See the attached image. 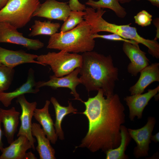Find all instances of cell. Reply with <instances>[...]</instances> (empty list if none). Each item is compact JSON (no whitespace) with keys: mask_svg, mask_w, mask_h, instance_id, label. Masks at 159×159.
Segmentation results:
<instances>
[{"mask_svg":"<svg viewBox=\"0 0 159 159\" xmlns=\"http://www.w3.org/2000/svg\"><path fill=\"white\" fill-rule=\"evenodd\" d=\"M37 60L43 65H49L57 77L67 75L78 67L82 62V55L61 50L58 52H49L38 55Z\"/></svg>","mask_w":159,"mask_h":159,"instance_id":"cell-6","label":"cell"},{"mask_svg":"<svg viewBox=\"0 0 159 159\" xmlns=\"http://www.w3.org/2000/svg\"><path fill=\"white\" fill-rule=\"evenodd\" d=\"M159 18L155 19L153 21V23L154 25L157 28V32L156 37L154 39L156 40L159 38Z\"/></svg>","mask_w":159,"mask_h":159,"instance_id":"cell-30","label":"cell"},{"mask_svg":"<svg viewBox=\"0 0 159 159\" xmlns=\"http://www.w3.org/2000/svg\"><path fill=\"white\" fill-rule=\"evenodd\" d=\"M83 18L90 25L92 34L101 32H109L118 34L124 39L134 41L146 47L148 52L153 57L159 58V44L156 40L145 39L138 33L136 28L130 26L131 24L117 25L107 21L102 17L106 12L103 9L87 7Z\"/></svg>","mask_w":159,"mask_h":159,"instance_id":"cell-3","label":"cell"},{"mask_svg":"<svg viewBox=\"0 0 159 159\" xmlns=\"http://www.w3.org/2000/svg\"><path fill=\"white\" fill-rule=\"evenodd\" d=\"M0 43L19 45L28 50H37L43 48L44 44L39 39L25 37L17 29L10 24L0 21Z\"/></svg>","mask_w":159,"mask_h":159,"instance_id":"cell-7","label":"cell"},{"mask_svg":"<svg viewBox=\"0 0 159 159\" xmlns=\"http://www.w3.org/2000/svg\"><path fill=\"white\" fill-rule=\"evenodd\" d=\"M32 133L35 137L37 142L35 149L38 152L40 159H55V150L50 143V140L41 127L40 124L32 123Z\"/></svg>","mask_w":159,"mask_h":159,"instance_id":"cell-19","label":"cell"},{"mask_svg":"<svg viewBox=\"0 0 159 159\" xmlns=\"http://www.w3.org/2000/svg\"><path fill=\"white\" fill-rule=\"evenodd\" d=\"M85 4L94 9L99 8L110 9L120 18H124L127 15L125 9L120 5L117 0H88Z\"/></svg>","mask_w":159,"mask_h":159,"instance_id":"cell-23","label":"cell"},{"mask_svg":"<svg viewBox=\"0 0 159 159\" xmlns=\"http://www.w3.org/2000/svg\"><path fill=\"white\" fill-rule=\"evenodd\" d=\"M60 26V24L59 23L35 20L31 27L32 30L29 35L32 37L40 35L51 36L58 31Z\"/></svg>","mask_w":159,"mask_h":159,"instance_id":"cell-24","label":"cell"},{"mask_svg":"<svg viewBox=\"0 0 159 159\" xmlns=\"http://www.w3.org/2000/svg\"><path fill=\"white\" fill-rule=\"evenodd\" d=\"M151 140L153 141L155 143L159 142V133L157 132L154 135H152L151 138Z\"/></svg>","mask_w":159,"mask_h":159,"instance_id":"cell-31","label":"cell"},{"mask_svg":"<svg viewBox=\"0 0 159 159\" xmlns=\"http://www.w3.org/2000/svg\"><path fill=\"white\" fill-rule=\"evenodd\" d=\"M37 159L34 154L33 153L31 152L26 153L25 159Z\"/></svg>","mask_w":159,"mask_h":159,"instance_id":"cell-33","label":"cell"},{"mask_svg":"<svg viewBox=\"0 0 159 159\" xmlns=\"http://www.w3.org/2000/svg\"><path fill=\"white\" fill-rule=\"evenodd\" d=\"M82 55L79 73L81 84L88 92L102 89L106 97L113 95L115 82L119 79V71L111 56L92 51L83 53Z\"/></svg>","mask_w":159,"mask_h":159,"instance_id":"cell-2","label":"cell"},{"mask_svg":"<svg viewBox=\"0 0 159 159\" xmlns=\"http://www.w3.org/2000/svg\"><path fill=\"white\" fill-rule=\"evenodd\" d=\"M15 70L0 65V93L7 90L13 80Z\"/></svg>","mask_w":159,"mask_h":159,"instance_id":"cell-26","label":"cell"},{"mask_svg":"<svg viewBox=\"0 0 159 159\" xmlns=\"http://www.w3.org/2000/svg\"><path fill=\"white\" fill-rule=\"evenodd\" d=\"M140 1V0H136ZM150 2V3L153 6L159 8V0H147Z\"/></svg>","mask_w":159,"mask_h":159,"instance_id":"cell-34","label":"cell"},{"mask_svg":"<svg viewBox=\"0 0 159 159\" xmlns=\"http://www.w3.org/2000/svg\"><path fill=\"white\" fill-rule=\"evenodd\" d=\"M1 122L0 121V150L2 152L4 148V144L2 143V137L3 132L1 127Z\"/></svg>","mask_w":159,"mask_h":159,"instance_id":"cell-32","label":"cell"},{"mask_svg":"<svg viewBox=\"0 0 159 159\" xmlns=\"http://www.w3.org/2000/svg\"><path fill=\"white\" fill-rule=\"evenodd\" d=\"M91 37L92 38L94 39L96 38H101L108 40L115 41H122L123 42H127L134 44L138 43L134 41L124 39L120 36L114 33L108 35H100L97 33L91 34Z\"/></svg>","mask_w":159,"mask_h":159,"instance_id":"cell-28","label":"cell"},{"mask_svg":"<svg viewBox=\"0 0 159 159\" xmlns=\"http://www.w3.org/2000/svg\"><path fill=\"white\" fill-rule=\"evenodd\" d=\"M71 11L67 2H59L56 0H47L40 4L34 13L32 17H42L64 21Z\"/></svg>","mask_w":159,"mask_h":159,"instance_id":"cell-11","label":"cell"},{"mask_svg":"<svg viewBox=\"0 0 159 159\" xmlns=\"http://www.w3.org/2000/svg\"><path fill=\"white\" fill-rule=\"evenodd\" d=\"M9 0H0V10L6 5Z\"/></svg>","mask_w":159,"mask_h":159,"instance_id":"cell-35","label":"cell"},{"mask_svg":"<svg viewBox=\"0 0 159 159\" xmlns=\"http://www.w3.org/2000/svg\"><path fill=\"white\" fill-rule=\"evenodd\" d=\"M80 67H78L69 74L62 77H57L54 74L49 76V80L47 81H39L36 82V87L39 88L44 86L51 87L53 89L59 88H66L71 90L70 93L74 97V99L83 101L80 98L79 95L76 90L77 85L81 84L78 75Z\"/></svg>","mask_w":159,"mask_h":159,"instance_id":"cell-9","label":"cell"},{"mask_svg":"<svg viewBox=\"0 0 159 159\" xmlns=\"http://www.w3.org/2000/svg\"><path fill=\"white\" fill-rule=\"evenodd\" d=\"M159 91V86L158 85L154 89L148 90L147 92L145 93L132 95L124 98V100L129 107V118L131 121H134L136 116L138 119L142 118L145 108Z\"/></svg>","mask_w":159,"mask_h":159,"instance_id":"cell-13","label":"cell"},{"mask_svg":"<svg viewBox=\"0 0 159 159\" xmlns=\"http://www.w3.org/2000/svg\"><path fill=\"white\" fill-rule=\"evenodd\" d=\"M90 25L83 21L72 29L50 36L47 48L78 53L93 51L95 45Z\"/></svg>","mask_w":159,"mask_h":159,"instance_id":"cell-4","label":"cell"},{"mask_svg":"<svg viewBox=\"0 0 159 159\" xmlns=\"http://www.w3.org/2000/svg\"><path fill=\"white\" fill-rule=\"evenodd\" d=\"M34 72L30 68L28 71L26 81L14 90L8 92H4L0 93V102L5 107H9L12 100L15 98L27 93L36 94L39 91V88L36 87Z\"/></svg>","mask_w":159,"mask_h":159,"instance_id":"cell-15","label":"cell"},{"mask_svg":"<svg viewBox=\"0 0 159 159\" xmlns=\"http://www.w3.org/2000/svg\"><path fill=\"white\" fill-rule=\"evenodd\" d=\"M50 101L53 105L55 110V121L54 127L56 132L59 139L62 140L64 139V132L61 127L62 120L68 114L77 113V110L72 106V102L69 101L68 105L67 107L60 105L56 99L54 97H51Z\"/></svg>","mask_w":159,"mask_h":159,"instance_id":"cell-21","label":"cell"},{"mask_svg":"<svg viewBox=\"0 0 159 159\" xmlns=\"http://www.w3.org/2000/svg\"><path fill=\"white\" fill-rule=\"evenodd\" d=\"M100 89L97 95L83 101L84 115L88 121V129L80 144L75 147L86 148L90 151L105 152L117 148L121 140L120 127L125 122V108L117 94L105 98Z\"/></svg>","mask_w":159,"mask_h":159,"instance_id":"cell-1","label":"cell"},{"mask_svg":"<svg viewBox=\"0 0 159 159\" xmlns=\"http://www.w3.org/2000/svg\"><path fill=\"white\" fill-rule=\"evenodd\" d=\"M85 11L71 10L67 19L61 26L60 32H64L70 31L83 21Z\"/></svg>","mask_w":159,"mask_h":159,"instance_id":"cell-25","label":"cell"},{"mask_svg":"<svg viewBox=\"0 0 159 159\" xmlns=\"http://www.w3.org/2000/svg\"><path fill=\"white\" fill-rule=\"evenodd\" d=\"M152 16L145 10H143L134 16L135 23L142 27L150 25L152 21Z\"/></svg>","mask_w":159,"mask_h":159,"instance_id":"cell-27","label":"cell"},{"mask_svg":"<svg viewBox=\"0 0 159 159\" xmlns=\"http://www.w3.org/2000/svg\"><path fill=\"white\" fill-rule=\"evenodd\" d=\"M69 6L71 10L73 11H83L86 8L85 5L80 3L78 0H69Z\"/></svg>","mask_w":159,"mask_h":159,"instance_id":"cell-29","label":"cell"},{"mask_svg":"<svg viewBox=\"0 0 159 159\" xmlns=\"http://www.w3.org/2000/svg\"><path fill=\"white\" fill-rule=\"evenodd\" d=\"M139 79L129 89L131 95L142 94L145 89L155 82H159V63L155 62L148 65L140 72Z\"/></svg>","mask_w":159,"mask_h":159,"instance_id":"cell-16","label":"cell"},{"mask_svg":"<svg viewBox=\"0 0 159 159\" xmlns=\"http://www.w3.org/2000/svg\"><path fill=\"white\" fill-rule=\"evenodd\" d=\"M138 43L124 42L122 50L130 61L127 67L128 72L136 76L144 68L149 65V60L146 53L140 49Z\"/></svg>","mask_w":159,"mask_h":159,"instance_id":"cell-12","label":"cell"},{"mask_svg":"<svg viewBox=\"0 0 159 159\" xmlns=\"http://www.w3.org/2000/svg\"><path fill=\"white\" fill-rule=\"evenodd\" d=\"M38 55L28 53L24 51H14L7 49L0 46V65L11 68L20 64L34 63L43 65L35 60Z\"/></svg>","mask_w":159,"mask_h":159,"instance_id":"cell-14","label":"cell"},{"mask_svg":"<svg viewBox=\"0 0 159 159\" xmlns=\"http://www.w3.org/2000/svg\"><path fill=\"white\" fill-rule=\"evenodd\" d=\"M120 3L125 4L130 2L132 0H117Z\"/></svg>","mask_w":159,"mask_h":159,"instance_id":"cell-36","label":"cell"},{"mask_svg":"<svg viewBox=\"0 0 159 159\" xmlns=\"http://www.w3.org/2000/svg\"><path fill=\"white\" fill-rule=\"evenodd\" d=\"M50 102V101L47 100L42 108H36L34 112L33 117L42 126L46 136L51 143L54 144L58 137L56 132L54 123L49 112Z\"/></svg>","mask_w":159,"mask_h":159,"instance_id":"cell-18","label":"cell"},{"mask_svg":"<svg viewBox=\"0 0 159 159\" xmlns=\"http://www.w3.org/2000/svg\"><path fill=\"white\" fill-rule=\"evenodd\" d=\"M17 102L20 105L21 109L20 116L21 125L17 136H26L30 141L32 148L35 150L34 143L36 140L32 133V120L34 111L36 108L37 103L36 102H30L26 99L24 95L17 98Z\"/></svg>","mask_w":159,"mask_h":159,"instance_id":"cell-10","label":"cell"},{"mask_svg":"<svg viewBox=\"0 0 159 159\" xmlns=\"http://www.w3.org/2000/svg\"><path fill=\"white\" fill-rule=\"evenodd\" d=\"M20 113L14 107L8 110L0 109V121L3 124V133L9 144L14 140L17 131Z\"/></svg>","mask_w":159,"mask_h":159,"instance_id":"cell-17","label":"cell"},{"mask_svg":"<svg viewBox=\"0 0 159 159\" xmlns=\"http://www.w3.org/2000/svg\"><path fill=\"white\" fill-rule=\"evenodd\" d=\"M155 123V118L149 116L146 124L142 127L137 129H128L131 138L137 144L133 150L134 155L136 158L148 155L150 138Z\"/></svg>","mask_w":159,"mask_h":159,"instance_id":"cell-8","label":"cell"},{"mask_svg":"<svg viewBox=\"0 0 159 159\" xmlns=\"http://www.w3.org/2000/svg\"><path fill=\"white\" fill-rule=\"evenodd\" d=\"M39 0H9L0 10V21L17 29L24 26L40 4Z\"/></svg>","mask_w":159,"mask_h":159,"instance_id":"cell-5","label":"cell"},{"mask_svg":"<svg viewBox=\"0 0 159 159\" xmlns=\"http://www.w3.org/2000/svg\"><path fill=\"white\" fill-rule=\"evenodd\" d=\"M121 140L119 145L117 148L106 151V159H127L129 157L125 154L127 147L131 140L128 129L122 125L120 127Z\"/></svg>","mask_w":159,"mask_h":159,"instance_id":"cell-22","label":"cell"},{"mask_svg":"<svg viewBox=\"0 0 159 159\" xmlns=\"http://www.w3.org/2000/svg\"><path fill=\"white\" fill-rule=\"evenodd\" d=\"M10 144L4 148L0 159H25L26 151L32 148L29 140L23 135L18 136Z\"/></svg>","mask_w":159,"mask_h":159,"instance_id":"cell-20","label":"cell"}]
</instances>
